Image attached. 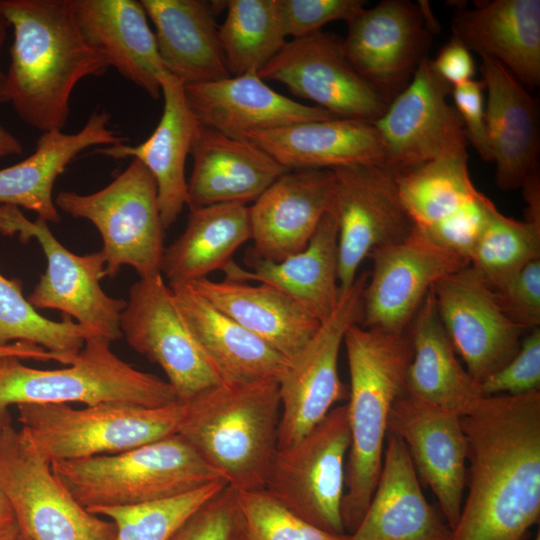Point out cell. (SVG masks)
I'll list each match as a JSON object with an SVG mask.
<instances>
[{
    "mask_svg": "<svg viewBox=\"0 0 540 540\" xmlns=\"http://www.w3.org/2000/svg\"><path fill=\"white\" fill-rule=\"evenodd\" d=\"M462 425L468 491L451 540H523L540 517V391L482 397Z\"/></svg>",
    "mask_w": 540,
    "mask_h": 540,
    "instance_id": "6da1fadb",
    "label": "cell"
},
{
    "mask_svg": "<svg viewBox=\"0 0 540 540\" xmlns=\"http://www.w3.org/2000/svg\"><path fill=\"white\" fill-rule=\"evenodd\" d=\"M13 29L5 73L8 102L27 125L43 132L61 130L70 99L86 77L103 76L106 57L84 39L70 0H0Z\"/></svg>",
    "mask_w": 540,
    "mask_h": 540,
    "instance_id": "7a4b0ae2",
    "label": "cell"
},
{
    "mask_svg": "<svg viewBox=\"0 0 540 540\" xmlns=\"http://www.w3.org/2000/svg\"><path fill=\"white\" fill-rule=\"evenodd\" d=\"M350 388L347 417L350 446L345 468L342 520L351 534L376 488L385 450L388 418L405 393L412 349L408 331L389 332L351 325L344 336Z\"/></svg>",
    "mask_w": 540,
    "mask_h": 540,
    "instance_id": "3957f363",
    "label": "cell"
},
{
    "mask_svg": "<svg viewBox=\"0 0 540 540\" xmlns=\"http://www.w3.org/2000/svg\"><path fill=\"white\" fill-rule=\"evenodd\" d=\"M179 434L236 491L265 489L277 450L278 382L221 384L184 402Z\"/></svg>",
    "mask_w": 540,
    "mask_h": 540,
    "instance_id": "277c9868",
    "label": "cell"
},
{
    "mask_svg": "<svg viewBox=\"0 0 540 540\" xmlns=\"http://www.w3.org/2000/svg\"><path fill=\"white\" fill-rule=\"evenodd\" d=\"M51 468L86 509L153 503L223 480L177 433L115 454L55 460Z\"/></svg>",
    "mask_w": 540,
    "mask_h": 540,
    "instance_id": "5b68a950",
    "label": "cell"
},
{
    "mask_svg": "<svg viewBox=\"0 0 540 540\" xmlns=\"http://www.w3.org/2000/svg\"><path fill=\"white\" fill-rule=\"evenodd\" d=\"M111 343L93 334L67 367L53 370L26 366L15 357L1 358L0 411L13 404L124 403L154 408L179 401L167 381L119 358Z\"/></svg>",
    "mask_w": 540,
    "mask_h": 540,
    "instance_id": "8992f818",
    "label": "cell"
},
{
    "mask_svg": "<svg viewBox=\"0 0 540 540\" xmlns=\"http://www.w3.org/2000/svg\"><path fill=\"white\" fill-rule=\"evenodd\" d=\"M18 419L51 462L127 451L176 434L184 402L162 407L105 403L75 409L68 404H19Z\"/></svg>",
    "mask_w": 540,
    "mask_h": 540,
    "instance_id": "52a82bcc",
    "label": "cell"
},
{
    "mask_svg": "<svg viewBox=\"0 0 540 540\" xmlns=\"http://www.w3.org/2000/svg\"><path fill=\"white\" fill-rule=\"evenodd\" d=\"M0 490L31 540H114L116 527L90 513L55 476L28 432L0 411Z\"/></svg>",
    "mask_w": 540,
    "mask_h": 540,
    "instance_id": "ba28073f",
    "label": "cell"
},
{
    "mask_svg": "<svg viewBox=\"0 0 540 540\" xmlns=\"http://www.w3.org/2000/svg\"><path fill=\"white\" fill-rule=\"evenodd\" d=\"M57 209L90 221L103 241L105 274L113 278L122 266H131L140 278L161 274L164 227L152 174L138 160L107 186L91 193L60 192Z\"/></svg>",
    "mask_w": 540,
    "mask_h": 540,
    "instance_id": "9c48e42d",
    "label": "cell"
},
{
    "mask_svg": "<svg viewBox=\"0 0 540 540\" xmlns=\"http://www.w3.org/2000/svg\"><path fill=\"white\" fill-rule=\"evenodd\" d=\"M349 446L347 406H335L299 441L277 448L265 490L312 525L331 534H347L342 501Z\"/></svg>",
    "mask_w": 540,
    "mask_h": 540,
    "instance_id": "30bf717a",
    "label": "cell"
},
{
    "mask_svg": "<svg viewBox=\"0 0 540 540\" xmlns=\"http://www.w3.org/2000/svg\"><path fill=\"white\" fill-rule=\"evenodd\" d=\"M0 233L18 234L23 243L35 239L43 250L47 268L27 298L36 310H58L111 342L122 337L120 316L126 301L110 297L101 287L106 276L101 250L74 254L51 233L47 221H30L12 205H0Z\"/></svg>",
    "mask_w": 540,
    "mask_h": 540,
    "instance_id": "8fae6325",
    "label": "cell"
},
{
    "mask_svg": "<svg viewBox=\"0 0 540 540\" xmlns=\"http://www.w3.org/2000/svg\"><path fill=\"white\" fill-rule=\"evenodd\" d=\"M368 275L357 276L342 292L332 314L307 344L289 360L278 382L280 420L277 448H286L310 432L334 408L348 399L338 371V359L347 329L360 323L362 295Z\"/></svg>",
    "mask_w": 540,
    "mask_h": 540,
    "instance_id": "7c38bea8",
    "label": "cell"
},
{
    "mask_svg": "<svg viewBox=\"0 0 540 540\" xmlns=\"http://www.w3.org/2000/svg\"><path fill=\"white\" fill-rule=\"evenodd\" d=\"M335 189L330 212L338 228L340 294L358 276L361 263L376 249L404 240L415 224L401 199L396 173L378 164L332 170Z\"/></svg>",
    "mask_w": 540,
    "mask_h": 540,
    "instance_id": "4fadbf2b",
    "label": "cell"
},
{
    "mask_svg": "<svg viewBox=\"0 0 540 540\" xmlns=\"http://www.w3.org/2000/svg\"><path fill=\"white\" fill-rule=\"evenodd\" d=\"M120 330L139 354L165 373L179 401L222 383L186 326L161 274L139 278L120 316Z\"/></svg>",
    "mask_w": 540,
    "mask_h": 540,
    "instance_id": "5bb4252c",
    "label": "cell"
},
{
    "mask_svg": "<svg viewBox=\"0 0 540 540\" xmlns=\"http://www.w3.org/2000/svg\"><path fill=\"white\" fill-rule=\"evenodd\" d=\"M347 25V59L389 101L409 84L438 29L427 2L407 0H383Z\"/></svg>",
    "mask_w": 540,
    "mask_h": 540,
    "instance_id": "9a60e30c",
    "label": "cell"
},
{
    "mask_svg": "<svg viewBox=\"0 0 540 540\" xmlns=\"http://www.w3.org/2000/svg\"><path fill=\"white\" fill-rule=\"evenodd\" d=\"M258 75L283 84L337 118L376 122L390 103L351 65L343 38L330 32L286 41Z\"/></svg>",
    "mask_w": 540,
    "mask_h": 540,
    "instance_id": "2e32d148",
    "label": "cell"
},
{
    "mask_svg": "<svg viewBox=\"0 0 540 540\" xmlns=\"http://www.w3.org/2000/svg\"><path fill=\"white\" fill-rule=\"evenodd\" d=\"M368 258L372 271L363 290L360 324L389 332L407 331L433 286L469 265L416 226L404 240L380 247Z\"/></svg>",
    "mask_w": 540,
    "mask_h": 540,
    "instance_id": "e0dca14e",
    "label": "cell"
},
{
    "mask_svg": "<svg viewBox=\"0 0 540 540\" xmlns=\"http://www.w3.org/2000/svg\"><path fill=\"white\" fill-rule=\"evenodd\" d=\"M440 321L477 386L518 352L524 331L500 308L494 290L468 265L431 290Z\"/></svg>",
    "mask_w": 540,
    "mask_h": 540,
    "instance_id": "ac0fdd59",
    "label": "cell"
},
{
    "mask_svg": "<svg viewBox=\"0 0 540 540\" xmlns=\"http://www.w3.org/2000/svg\"><path fill=\"white\" fill-rule=\"evenodd\" d=\"M451 91L426 57L374 122L384 144L386 167L406 171L468 143L456 109L447 102Z\"/></svg>",
    "mask_w": 540,
    "mask_h": 540,
    "instance_id": "d6986e66",
    "label": "cell"
},
{
    "mask_svg": "<svg viewBox=\"0 0 540 540\" xmlns=\"http://www.w3.org/2000/svg\"><path fill=\"white\" fill-rule=\"evenodd\" d=\"M388 432L404 442L417 474L433 491L453 530L467 479L468 446L462 417L404 393L391 408Z\"/></svg>",
    "mask_w": 540,
    "mask_h": 540,
    "instance_id": "ffe728a7",
    "label": "cell"
},
{
    "mask_svg": "<svg viewBox=\"0 0 540 540\" xmlns=\"http://www.w3.org/2000/svg\"><path fill=\"white\" fill-rule=\"evenodd\" d=\"M335 174L328 169L289 170L249 207L255 256L279 262L303 250L331 209Z\"/></svg>",
    "mask_w": 540,
    "mask_h": 540,
    "instance_id": "44dd1931",
    "label": "cell"
},
{
    "mask_svg": "<svg viewBox=\"0 0 540 540\" xmlns=\"http://www.w3.org/2000/svg\"><path fill=\"white\" fill-rule=\"evenodd\" d=\"M188 105L198 122L235 139L255 131L337 118L318 106L304 105L269 87L257 72L185 84Z\"/></svg>",
    "mask_w": 540,
    "mask_h": 540,
    "instance_id": "7402d4cb",
    "label": "cell"
},
{
    "mask_svg": "<svg viewBox=\"0 0 540 540\" xmlns=\"http://www.w3.org/2000/svg\"><path fill=\"white\" fill-rule=\"evenodd\" d=\"M481 60L495 182L501 190H516L539 175L538 107L526 87L502 64L487 57Z\"/></svg>",
    "mask_w": 540,
    "mask_h": 540,
    "instance_id": "603a6c76",
    "label": "cell"
},
{
    "mask_svg": "<svg viewBox=\"0 0 540 540\" xmlns=\"http://www.w3.org/2000/svg\"><path fill=\"white\" fill-rule=\"evenodd\" d=\"M163 111L152 134L138 145L97 147L95 152L114 159L131 157L152 174L164 229L178 218L188 200L185 163L201 124L190 109L185 84L169 72L160 78Z\"/></svg>",
    "mask_w": 540,
    "mask_h": 540,
    "instance_id": "cb8c5ba5",
    "label": "cell"
},
{
    "mask_svg": "<svg viewBox=\"0 0 540 540\" xmlns=\"http://www.w3.org/2000/svg\"><path fill=\"white\" fill-rule=\"evenodd\" d=\"M170 289L186 326L223 384L279 382L289 359L188 285Z\"/></svg>",
    "mask_w": 540,
    "mask_h": 540,
    "instance_id": "d4e9b609",
    "label": "cell"
},
{
    "mask_svg": "<svg viewBox=\"0 0 540 540\" xmlns=\"http://www.w3.org/2000/svg\"><path fill=\"white\" fill-rule=\"evenodd\" d=\"M452 530L426 500L404 442L387 432L381 473L348 540H451Z\"/></svg>",
    "mask_w": 540,
    "mask_h": 540,
    "instance_id": "484cf974",
    "label": "cell"
},
{
    "mask_svg": "<svg viewBox=\"0 0 540 540\" xmlns=\"http://www.w3.org/2000/svg\"><path fill=\"white\" fill-rule=\"evenodd\" d=\"M190 210L224 203L254 202L289 171L248 139H235L200 126L191 153Z\"/></svg>",
    "mask_w": 540,
    "mask_h": 540,
    "instance_id": "4316f807",
    "label": "cell"
},
{
    "mask_svg": "<svg viewBox=\"0 0 540 540\" xmlns=\"http://www.w3.org/2000/svg\"><path fill=\"white\" fill-rule=\"evenodd\" d=\"M84 39L109 66L157 100L161 76L168 72L140 1L70 0Z\"/></svg>",
    "mask_w": 540,
    "mask_h": 540,
    "instance_id": "83f0119b",
    "label": "cell"
},
{
    "mask_svg": "<svg viewBox=\"0 0 540 540\" xmlns=\"http://www.w3.org/2000/svg\"><path fill=\"white\" fill-rule=\"evenodd\" d=\"M127 140L110 127V115L102 109L95 110L75 133L43 132L31 155L0 170V205L23 207L47 222L58 223L61 216L53 201L57 178L86 149L124 144Z\"/></svg>",
    "mask_w": 540,
    "mask_h": 540,
    "instance_id": "f1b7e54d",
    "label": "cell"
},
{
    "mask_svg": "<svg viewBox=\"0 0 540 540\" xmlns=\"http://www.w3.org/2000/svg\"><path fill=\"white\" fill-rule=\"evenodd\" d=\"M452 32L470 52L496 60L525 87L539 85V0H493L459 9Z\"/></svg>",
    "mask_w": 540,
    "mask_h": 540,
    "instance_id": "f546056e",
    "label": "cell"
},
{
    "mask_svg": "<svg viewBox=\"0 0 540 540\" xmlns=\"http://www.w3.org/2000/svg\"><path fill=\"white\" fill-rule=\"evenodd\" d=\"M246 139L289 170L385 166L384 144L375 123L361 119L308 121L251 132Z\"/></svg>",
    "mask_w": 540,
    "mask_h": 540,
    "instance_id": "4dcf8cb0",
    "label": "cell"
},
{
    "mask_svg": "<svg viewBox=\"0 0 540 540\" xmlns=\"http://www.w3.org/2000/svg\"><path fill=\"white\" fill-rule=\"evenodd\" d=\"M241 268L232 260L222 269L227 280L272 285L305 308L321 323L336 308L338 283V228L329 211L307 246L279 262L261 259L248 251Z\"/></svg>",
    "mask_w": 540,
    "mask_h": 540,
    "instance_id": "1f68e13d",
    "label": "cell"
},
{
    "mask_svg": "<svg viewBox=\"0 0 540 540\" xmlns=\"http://www.w3.org/2000/svg\"><path fill=\"white\" fill-rule=\"evenodd\" d=\"M155 28L159 54L167 71L184 84L230 76L214 17V2L140 0Z\"/></svg>",
    "mask_w": 540,
    "mask_h": 540,
    "instance_id": "d6a6232c",
    "label": "cell"
},
{
    "mask_svg": "<svg viewBox=\"0 0 540 540\" xmlns=\"http://www.w3.org/2000/svg\"><path fill=\"white\" fill-rule=\"evenodd\" d=\"M186 285L289 360L321 324L297 301L269 284L217 282L206 277Z\"/></svg>",
    "mask_w": 540,
    "mask_h": 540,
    "instance_id": "836d02e7",
    "label": "cell"
},
{
    "mask_svg": "<svg viewBox=\"0 0 540 540\" xmlns=\"http://www.w3.org/2000/svg\"><path fill=\"white\" fill-rule=\"evenodd\" d=\"M407 331L412 355L406 373L405 394L461 417L470 414L482 396L455 352L438 316L431 291Z\"/></svg>",
    "mask_w": 540,
    "mask_h": 540,
    "instance_id": "e575fe53",
    "label": "cell"
},
{
    "mask_svg": "<svg viewBox=\"0 0 540 540\" xmlns=\"http://www.w3.org/2000/svg\"><path fill=\"white\" fill-rule=\"evenodd\" d=\"M251 239L249 207L224 203L190 210L183 233L165 247L160 266L169 287L186 285L222 270Z\"/></svg>",
    "mask_w": 540,
    "mask_h": 540,
    "instance_id": "d590c367",
    "label": "cell"
},
{
    "mask_svg": "<svg viewBox=\"0 0 540 540\" xmlns=\"http://www.w3.org/2000/svg\"><path fill=\"white\" fill-rule=\"evenodd\" d=\"M467 144L456 145L438 157L396 173L401 199L417 228L428 230L475 199L467 166Z\"/></svg>",
    "mask_w": 540,
    "mask_h": 540,
    "instance_id": "8d00e7d4",
    "label": "cell"
},
{
    "mask_svg": "<svg viewBox=\"0 0 540 540\" xmlns=\"http://www.w3.org/2000/svg\"><path fill=\"white\" fill-rule=\"evenodd\" d=\"M219 39L230 76L257 72L283 47L277 0H229Z\"/></svg>",
    "mask_w": 540,
    "mask_h": 540,
    "instance_id": "74e56055",
    "label": "cell"
},
{
    "mask_svg": "<svg viewBox=\"0 0 540 540\" xmlns=\"http://www.w3.org/2000/svg\"><path fill=\"white\" fill-rule=\"evenodd\" d=\"M536 259L540 223L510 218L489 200L483 228L468 255L469 266L498 291Z\"/></svg>",
    "mask_w": 540,
    "mask_h": 540,
    "instance_id": "f35d334b",
    "label": "cell"
},
{
    "mask_svg": "<svg viewBox=\"0 0 540 540\" xmlns=\"http://www.w3.org/2000/svg\"><path fill=\"white\" fill-rule=\"evenodd\" d=\"M98 334L63 316L50 320L37 312L22 292V282L0 274V346L13 341L38 345L69 365L82 349L86 339Z\"/></svg>",
    "mask_w": 540,
    "mask_h": 540,
    "instance_id": "ab89813d",
    "label": "cell"
},
{
    "mask_svg": "<svg viewBox=\"0 0 540 540\" xmlns=\"http://www.w3.org/2000/svg\"><path fill=\"white\" fill-rule=\"evenodd\" d=\"M227 485L224 480H218L187 494L162 501L125 507H94L87 510L114 523V540H168L194 511Z\"/></svg>",
    "mask_w": 540,
    "mask_h": 540,
    "instance_id": "60d3db41",
    "label": "cell"
},
{
    "mask_svg": "<svg viewBox=\"0 0 540 540\" xmlns=\"http://www.w3.org/2000/svg\"><path fill=\"white\" fill-rule=\"evenodd\" d=\"M240 540H348L349 534L328 533L300 518L265 489L236 491Z\"/></svg>",
    "mask_w": 540,
    "mask_h": 540,
    "instance_id": "b9f144b4",
    "label": "cell"
},
{
    "mask_svg": "<svg viewBox=\"0 0 540 540\" xmlns=\"http://www.w3.org/2000/svg\"><path fill=\"white\" fill-rule=\"evenodd\" d=\"M168 540H240L236 490L225 486L194 511Z\"/></svg>",
    "mask_w": 540,
    "mask_h": 540,
    "instance_id": "7bdbcfd3",
    "label": "cell"
},
{
    "mask_svg": "<svg viewBox=\"0 0 540 540\" xmlns=\"http://www.w3.org/2000/svg\"><path fill=\"white\" fill-rule=\"evenodd\" d=\"M535 391H540V327L529 331L514 357L477 386L482 397Z\"/></svg>",
    "mask_w": 540,
    "mask_h": 540,
    "instance_id": "ee69618b",
    "label": "cell"
},
{
    "mask_svg": "<svg viewBox=\"0 0 540 540\" xmlns=\"http://www.w3.org/2000/svg\"><path fill=\"white\" fill-rule=\"evenodd\" d=\"M285 36L302 38L333 21L348 23L366 2L362 0H277Z\"/></svg>",
    "mask_w": 540,
    "mask_h": 540,
    "instance_id": "f6af8a7d",
    "label": "cell"
},
{
    "mask_svg": "<svg viewBox=\"0 0 540 540\" xmlns=\"http://www.w3.org/2000/svg\"><path fill=\"white\" fill-rule=\"evenodd\" d=\"M494 292L500 308L513 323L526 332L540 327V259L530 262Z\"/></svg>",
    "mask_w": 540,
    "mask_h": 540,
    "instance_id": "bcb514c9",
    "label": "cell"
},
{
    "mask_svg": "<svg viewBox=\"0 0 540 540\" xmlns=\"http://www.w3.org/2000/svg\"><path fill=\"white\" fill-rule=\"evenodd\" d=\"M489 200L479 191L474 200L448 219L428 230H420L468 260V255L483 228Z\"/></svg>",
    "mask_w": 540,
    "mask_h": 540,
    "instance_id": "7dc6e473",
    "label": "cell"
},
{
    "mask_svg": "<svg viewBox=\"0 0 540 540\" xmlns=\"http://www.w3.org/2000/svg\"><path fill=\"white\" fill-rule=\"evenodd\" d=\"M482 81L470 80L452 88L451 94L468 142L479 156L492 162Z\"/></svg>",
    "mask_w": 540,
    "mask_h": 540,
    "instance_id": "c3c4849f",
    "label": "cell"
},
{
    "mask_svg": "<svg viewBox=\"0 0 540 540\" xmlns=\"http://www.w3.org/2000/svg\"><path fill=\"white\" fill-rule=\"evenodd\" d=\"M430 64L434 72L452 88L470 80L475 75V64L471 52L452 37L439 51Z\"/></svg>",
    "mask_w": 540,
    "mask_h": 540,
    "instance_id": "681fc988",
    "label": "cell"
},
{
    "mask_svg": "<svg viewBox=\"0 0 540 540\" xmlns=\"http://www.w3.org/2000/svg\"><path fill=\"white\" fill-rule=\"evenodd\" d=\"M6 357H15L20 360L31 359L37 361H57L63 364L62 359L57 355L45 350L44 348L26 342H13L0 346V359Z\"/></svg>",
    "mask_w": 540,
    "mask_h": 540,
    "instance_id": "f907efd6",
    "label": "cell"
},
{
    "mask_svg": "<svg viewBox=\"0 0 540 540\" xmlns=\"http://www.w3.org/2000/svg\"><path fill=\"white\" fill-rule=\"evenodd\" d=\"M526 201L525 220L540 223V181L539 175L534 176L522 186Z\"/></svg>",
    "mask_w": 540,
    "mask_h": 540,
    "instance_id": "816d5d0a",
    "label": "cell"
},
{
    "mask_svg": "<svg viewBox=\"0 0 540 540\" xmlns=\"http://www.w3.org/2000/svg\"><path fill=\"white\" fill-rule=\"evenodd\" d=\"M23 152L21 141L0 123V158Z\"/></svg>",
    "mask_w": 540,
    "mask_h": 540,
    "instance_id": "f5cc1de1",
    "label": "cell"
},
{
    "mask_svg": "<svg viewBox=\"0 0 540 540\" xmlns=\"http://www.w3.org/2000/svg\"><path fill=\"white\" fill-rule=\"evenodd\" d=\"M15 522L16 520L13 510L7 498L0 490V529H3Z\"/></svg>",
    "mask_w": 540,
    "mask_h": 540,
    "instance_id": "db71d44e",
    "label": "cell"
},
{
    "mask_svg": "<svg viewBox=\"0 0 540 540\" xmlns=\"http://www.w3.org/2000/svg\"><path fill=\"white\" fill-rule=\"evenodd\" d=\"M19 534L17 523H13L3 529H0V540H16Z\"/></svg>",
    "mask_w": 540,
    "mask_h": 540,
    "instance_id": "11a10c76",
    "label": "cell"
},
{
    "mask_svg": "<svg viewBox=\"0 0 540 540\" xmlns=\"http://www.w3.org/2000/svg\"><path fill=\"white\" fill-rule=\"evenodd\" d=\"M8 102V95L6 89V76L0 66V103Z\"/></svg>",
    "mask_w": 540,
    "mask_h": 540,
    "instance_id": "9f6ffc18",
    "label": "cell"
},
{
    "mask_svg": "<svg viewBox=\"0 0 540 540\" xmlns=\"http://www.w3.org/2000/svg\"><path fill=\"white\" fill-rule=\"evenodd\" d=\"M8 27H9V24L0 11V49L5 43Z\"/></svg>",
    "mask_w": 540,
    "mask_h": 540,
    "instance_id": "6f0895ef",
    "label": "cell"
},
{
    "mask_svg": "<svg viewBox=\"0 0 540 540\" xmlns=\"http://www.w3.org/2000/svg\"><path fill=\"white\" fill-rule=\"evenodd\" d=\"M16 540H31V539L28 538L27 536H25L24 534H22V533L19 531V534H18Z\"/></svg>",
    "mask_w": 540,
    "mask_h": 540,
    "instance_id": "680465c9",
    "label": "cell"
},
{
    "mask_svg": "<svg viewBox=\"0 0 540 540\" xmlns=\"http://www.w3.org/2000/svg\"><path fill=\"white\" fill-rule=\"evenodd\" d=\"M534 540H540V533H539V531H538V533H537V535H536V537H535Z\"/></svg>",
    "mask_w": 540,
    "mask_h": 540,
    "instance_id": "91938a15",
    "label": "cell"
}]
</instances>
